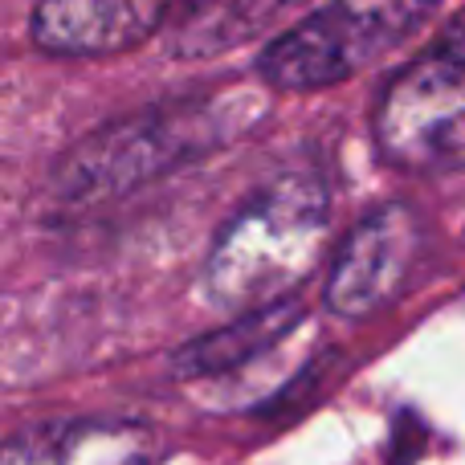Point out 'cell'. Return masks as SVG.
I'll return each mask as SVG.
<instances>
[{
    "label": "cell",
    "mask_w": 465,
    "mask_h": 465,
    "mask_svg": "<svg viewBox=\"0 0 465 465\" xmlns=\"http://www.w3.org/2000/svg\"><path fill=\"white\" fill-rule=\"evenodd\" d=\"M155 437L135 420H54L21 429L5 465H152Z\"/></svg>",
    "instance_id": "obj_7"
},
{
    "label": "cell",
    "mask_w": 465,
    "mask_h": 465,
    "mask_svg": "<svg viewBox=\"0 0 465 465\" xmlns=\"http://www.w3.org/2000/svg\"><path fill=\"white\" fill-rule=\"evenodd\" d=\"M420 253V217L409 204H380L335 249L322 302L339 319H368L404 290Z\"/></svg>",
    "instance_id": "obj_5"
},
{
    "label": "cell",
    "mask_w": 465,
    "mask_h": 465,
    "mask_svg": "<svg viewBox=\"0 0 465 465\" xmlns=\"http://www.w3.org/2000/svg\"><path fill=\"white\" fill-rule=\"evenodd\" d=\"M371 135L401 172L441 176L465 168V8L392 74Z\"/></svg>",
    "instance_id": "obj_3"
},
{
    "label": "cell",
    "mask_w": 465,
    "mask_h": 465,
    "mask_svg": "<svg viewBox=\"0 0 465 465\" xmlns=\"http://www.w3.org/2000/svg\"><path fill=\"white\" fill-rule=\"evenodd\" d=\"M273 5L278 0H184L180 13L163 25L168 49L180 57H209L232 49L270 21Z\"/></svg>",
    "instance_id": "obj_9"
},
{
    "label": "cell",
    "mask_w": 465,
    "mask_h": 465,
    "mask_svg": "<svg viewBox=\"0 0 465 465\" xmlns=\"http://www.w3.org/2000/svg\"><path fill=\"white\" fill-rule=\"evenodd\" d=\"M265 111L270 98L249 86L155 103L74 143L54 168V193L65 201L123 196L147 180H160L184 163L221 152L253 123H262Z\"/></svg>",
    "instance_id": "obj_1"
},
{
    "label": "cell",
    "mask_w": 465,
    "mask_h": 465,
    "mask_svg": "<svg viewBox=\"0 0 465 465\" xmlns=\"http://www.w3.org/2000/svg\"><path fill=\"white\" fill-rule=\"evenodd\" d=\"M331 193L314 172H286L257 188L217 232L204 290L225 311H262L294 298L327 249Z\"/></svg>",
    "instance_id": "obj_2"
},
{
    "label": "cell",
    "mask_w": 465,
    "mask_h": 465,
    "mask_svg": "<svg viewBox=\"0 0 465 465\" xmlns=\"http://www.w3.org/2000/svg\"><path fill=\"white\" fill-rule=\"evenodd\" d=\"M433 8L437 0H327L262 49L257 74L270 90L294 94L339 86L392 54Z\"/></svg>",
    "instance_id": "obj_4"
},
{
    "label": "cell",
    "mask_w": 465,
    "mask_h": 465,
    "mask_svg": "<svg viewBox=\"0 0 465 465\" xmlns=\"http://www.w3.org/2000/svg\"><path fill=\"white\" fill-rule=\"evenodd\" d=\"M168 25V0H37L29 37L54 57H114Z\"/></svg>",
    "instance_id": "obj_6"
},
{
    "label": "cell",
    "mask_w": 465,
    "mask_h": 465,
    "mask_svg": "<svg viewBox=\"0 0 465 465\" xmlns=\"http://www.w3.org/2000/svg\"><path fill=\"white\" fill-rule=\"evenodd\" d=\"M298 322H302V302L298 298H282V302L262 306V311H245L232 322H225V327L180 347L172 355V376L213 380V376H225V371H237L249 360L265 355L270 347H278Z\"/></svg>",
    "instance_id": "obj_8"
}]
</instances>
